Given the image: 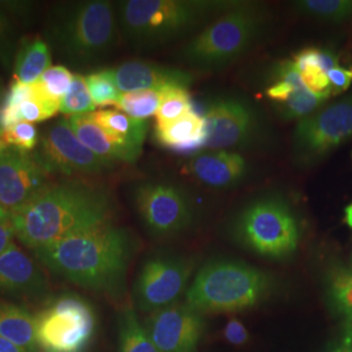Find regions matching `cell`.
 <instances>
[{"instance_id": "5b68a950", "label": "cell", "mask_w": 352, "mask_h": 352, "mask_svg": "<svg viewBox=\"0 0 352 352\" xmlns=\"http://www.w3.org/2000/svg\"><path fill=\"white\" fill-rule=\"evenodd\" d=\"M266 16L258 7L235 3L189 41L182 59L201 71L225 68L263 37Z\"/></svg>"}, {"instance_id": "30bf717a", "label": "cell", "mask_w": 352, "mask_h": 352, "mask_svg": "<svg viewBox=\"0 0 352 352\" xmlns=\"http://www.w3.org/2000/svg\"><path fill=\"white\" fill-rule=\"evenodd\" d=\"M140 219L155 236H173L187 230L195 218L187 192L168 182H144L133 190Z\"/></svg>"}, {"instance_id": "e575fe53", "label": "cell", "mask_w": 352, "mask_h": 352, "mask_svg": "<svg viewBox=\"0 0 352 352\" xmlns=\"http://www.w3.org/2000/svg\"><path fill=\"white\" fill-rule=\"evenodd\" d=\"M58 113H59L58 110L52 109L34 97L32 100H28L24 103H21L20 106L21 120H26L28 123H32V124L54 118Z\"/></svg>"}, {"instance_id": "6da1fadb", "label": "cell", "mask_w": 352, "mask_h": 352, "mask_svg": "<svg viewBox=\"0 0 352 352\" xmlns=\"http://www.w3.org/2000/svg\"><path fill=\"white\" fill-rule=\"evenodd\" d=\"M14 234L37 251L59 240L113 221V201L106 189L81 182L49 184L34 199L10 212Z\"/></svg>"}, {"instance_id": "4dcf8cb0", "label": "cell", "mask_w": 352, "mask_h": 352, "mask_svg": "<svg viewBox=\"0 0 352 352\" xmlns=\"http://www.w3.org/2000/svg\"><path fill=\"white\" fill-rule=\"evenodd\" d=\"M97 110L94 102L90 97L87 78L82 75L75 74L72 85L68 90L67 96L64 97L60 113L68 116L74 115H85V113H94Z\"/></svg>"}, {"instance_id": "4316f807", "label": "cell", "mask_w": 352, "mask_h": 352, "mask_svg": "<svg viewBox=\"0 0 352 352\" xmlns=\"http://www.w3.org/2000/svg\"><path fill=\"white\" fill-rule=\"evenodd\" d=\"M161 104V90H138L122 93L115 104L120 111L139 120H148L155 113Z\"/></svg>"}, {"instance_id": "277c9868", "label": "cell", "mask_w": 352, "mask_h": 352, "mask_svg": "<svg viewBox=\"0 0 352 352\" xmlns=\"http://www.w3.org/2000/svg\"><path fill=\"white\" fill-rule=\"evenodd\" d=\"M118 26L111 1H67L52 8L46 36L67 62L84 65L97 62L113 50Z\"/></svg>"}, {"instance_id": "4fadbf2b", "label": "cell", "mask_w": 352, "mask_h": 352, "mask_svg": "<svg viewBox=\"0 0 352 352\" xmlns=\"http://www.w3.org/2000/svg\"><path fill=\"white\" fill-rule=\"evenodd\" d=\"M204 149L228 151L251 144L258 131V119L251 104L235 97H221L208 104Z\"/></svg>"}, {"instance_id": "9a60e30c", "label": "cell", "mask_w": 352, "mask_h": 352, "mask_svg": "<svg viewBox=\"0 0 352 352\" xmlns=\"http://www.w3.org/2000/svg\"><path fill=\"white\" fill-rule=\"evenodd\" d=\"M145 330L160 352H193L201 338V316L188 305L175 302L155 311Z\"/></svg>"}, {"instance_id": "83f0119b", "label": "cell", "mask_w": 352, "mask_h": 352, "mask_svg": "<svg viewBox=\"0 0 352 352\" xmlns=\"http://www.w3.org/2000/svg\"><path fill=\"white\" fill-rule=\"evenodd\" d=\"M193 113L188 88L167 87L161 90V104L155 113L157 124H166Z\"/></svg>"}, {"instance_id": "52a82bcc", "label": "cell", "mask_w": 352, "mask_h": 352, "mask_svg": "<svg viewBox=\"0 0 352 352\" xmlns=\"http://www.w3.org/2000/svg\"><path fill=\"white\" fill-rule=\"evenodd\" d=\"M36 340L41 352H87L97 331V316L76 294L51 299L37 315Z\"/></svg>"}, {"instance_id": "8992f818", "label": "cell", "mask_w": 352, "mask_h": 352, "mask_svg": "<svg viewBox=\"0 0 352 352\" xmlns=\"http://www.w3.org/2000/svg\"><path fill=\"white\" fill-rule=\"evenodd\" d=\"M269 286V277L251 265L215 260L197 273L187 291L186 304L200 315L239 312L260 302Z\"/></svg>"}, {"instance_id": "603a6c76", "label": "cell", "mask_w": 352, "mask_h": 352, "mask_svg": "<svg viewBox=\"0 0 352 352\" xmlns=\"http://www.w3.org/2000/svg\"><path fill=\"white\" fill-rule=\"evenodd\" d=\"M51 58L49 45L41 37L25 39L16 51L13 60L14 81L32 85L50 68Z\"/></svg>"}, {"instance_id": "d6986e66", "label": "cell", "mask_w": 352, "mask_h": 352, "mask_svg": "<svg viewBox=\"0 0 352 352\" xmlns=\"http://www.w3.org/2000/svg\"><path fill=\"white\" fill-rule=\"evenodd\" d=\"M77 139L80 140L89 151L109 162H126L135 164L140 158V153L129 151L113 139L104 129L98 126L89 113L74 115L67 118Z\"/></svg>"}, {"instance_id": "ffe728a7", "label": "cell", "mask_w": 352, "mask_h": 352, "mask_svg": "<svg viewBox=\"0 0 352 352\" xmlns=\"http://www.w3.org/2000/svg\"><path fill=\"white\" fill-rule=\"evenodd\" d=\"M154 139L166 149L176 153L201 151L206 140L204 116L193 111L175 122L155 124Z\"/></svg>"}, {"instance_id": "8fae6325", "label": "cell", "mask_w": 352, "mask_h": 352, "mask_svg": "<svg viewBox=\"0 0 352 352\" xmlns=\"http://www.w3.org/2000/svg\"><path fill=\"white\" fill-rule=\"evenodd\" d=\"M38 164L47 174H101L113 167V162L102 160L77 139L67 118L56 120L41 138L37 151L33 153Z\"/></svg>"}, {"instance_id": "ee69618b", "label": "cell", "mask_w": 352, "mask_h": 352, "mask_svg": "<svg viewBox=\"0 0 352 352\" xmlns=\"http://www.w3.org/2000/svg\"><path fill=\"white\" fill-rule=\"evenodd\" d=\"M3 103H4V98L1 96V89H0V111H1V107H3Z\"/></svg>"}, {"instance_id": "b9f144b4", "label": "cell", "mask_w": 352, "mask_h": 352, "mask_svg": "<svg viewBox=\"0 0 352 352\" xmlns=\"http://www.w3.org/2000/svg\"><path fill=\"white\" fill-rule=\"evenodd\" d=\"M344 222L352 230V202L344 209Z\"/></svg>"}, {"instance_id": "7a4b0ae2", "label": "cell", "mask_w": 352, "mask_h": 352, "mask_svg": "<svg viewBox=\"0 0 352 352\" xmlns=\"http://www.w3.org/2000/svg\"><path fill=\"white\" fill-rule=\"evenodd\" d=\"M133 240L113 222L90 228L34 251L50 272L80 287L115 295L126 279Z\"/></svg>"}, {"instance_id": "1f68e13d", "label": "cell", "mask_w": 352, "mask_h": 352, "mask_svg": "<svg viewBox=\"0 0 352 352\" xmlns=\"http://www.w3.org/2000/svg\"><path fill=\"white\" fill-rule=\"evenodd\" d=\"M330 294L337 309L347 320V327H352V272L340 269L330 278Z\"/></svg>"}, {"instance_id": "e0dca14e", "label": "cell", "mask_w": 352, "mask_h": 352, "mask_svg": "<svg viewBox=\"0 0 352 352\" xmlns=\"http://www.w3.org/2000/svg\"><path fill=\"white\" fill-rule=\"evenodd\" d=\"M183 171L208 187L228 188L248 174V162L236 151H201L189 157Z\"/></svg>"}, {"instance_id": "f6af8a7d", "label": "cell", "mask_w": 352, "mask_h": 352, "mask_svg": "<svg viewBox=\"0 0 352 352\" xmlns=\"http://www.w3.org/2000/svg\"><path fill=\"white\" fill-rule=\"evenodd\" d=\"M351 329H352V327H351Z\"/></svg>"}, {"instance_id": "44dd1931", "label": "cell", "mask_w": 352, "mask_h": 352, "mask_svg": "<svg viewBox=\"0 0 352 352\" xmlns=\"http://www.w3.org/2000/svg\"><path fill=\"white\" fill-rule=\"evenodd\" d=\"M89 115L122 146L141 154L148 133V120L131 118L120 110H96Z\"/></svg>"}, {"instance_id": "7bdbcfd3", "label": "cell", "mask_w": 352, "mask_h": 352, "mask_svg": "<svg viewBox=\"0 0 352 352\" xmlns=\"http://www.w3.org/2000/svg\"><path fill=\"white\" fill-rule=\"evenodd\" d=\"M7 148V144L3 141V140L0 139V154L3 153V151Z\"/></svg>"}, {"instance_id": "5bb4252c", "label": "cell", "mask_w": 352, "mask_h": 352, "mask_svg": "<svg viewBox=\"0 0 352 352\" xmlns=\"http://www.w3.org/2000/svg\"><path fill=\"white\" fill-rule=\"evenodd\" d=\"M49 186L34 154L7 146L0 154V205L8 212L34 199Z\"/></svg>"}, {"instance_id": "f35d334b", "label": "cell", "mask_w": 352, "mask_h": 352, "mask_svg": "<svg viewBox=\"0 0 352 352\" xmlns=\"http://www.w3.org/2000/svg\"><path fill=\"white\" fill-rule=\"evenodd\" d=\"M223 336L228 343L234 346H243L250 340L247 327L240 322L238 318H231L225 327Z\"/></svg>"}, {"instance_id": "f1b7e54d", "label": "cell", "mask_w": 352, "mask_h": 352, "mask_svg": "<svg viewBox=\"0 0 352 352\" xmlns=\"http://www.w3.org/2000/svg\"><path fill=\"white\" fill-rule=\"evenodd\" d=\"M329 100L327 96H318L307 87L298 89L289 100L278 104V111L283 119L302 120L320 110V107Z\"/></svg>"}, {"instance_id": "cb8c5ba5", "label": "cell", "mask_w": 352, "mask_h": 352, "mask_svg": "<svg viewBox=\"0 0 352 352\" xmlns=\"http://www.w3.org/2000/svg\"><path fill=\"white\" fill-rule=\"evenodd\" d=\"M72 80L74 74L64 65L50 67L33 84L34 98L60 111L62 102L72 85Z\"/></svg>"}, {"instance_id": "60d3db41", "label": "cell", "mask_w": 352, "mask_h": 352, "mask_svg": "<svg viewBox=\"0 0 352 352\" xmlns=\"http://www.w3.org/2000/svg\"><path fill=\"white\" fill-rule=\"evenodd\" d=\"M0 352H28L24 349L19 347L17 344L12 343L11 340H6L0 337Z\"/></svg>"}, {"instance_id": "836d02e7", "label": "cell", "mask_w": 352, "mask_h": 352, "mask_svg": "<svg viewBox=\"0 0 352 352\" xmlns=\"http://www.w3.org/2000/svg\"><path fill=\"white\" fill-rule=\"evenodd\" d=\"M0 139L7 144V146L10 145L21 151H30L36 149L39 142V135L34 124L20 122L10 131L3 133Z\"/></svg>"}, {"instance_id": "8d00e7d4", "label": "cell", "mask_w": 352, "mask_h": 352, "mask_svg": "<svg viewBox=\"0 0 352 352\" xmlns=\"http://www.w3.org/2000/svg\"><path fill=\"white\" fill-rule=\"evenodd\" d=\"M33 97H34L33 84L28 85V84L14 81L8 90L7 96L4 97L3 104L10 106V107H20L21 103H24L28 100H32Z\"/></svg>"}, {"instance_id": "9c48e42d", "label": "cell", "mask_w": 352, "mask_h": 352, "mask_svg": "<svg viewBox=\"0 0 352 352\" xmlns=\"http://www.w3.org/2000/svg\"><path fill=\"white\" fill-rule=\"evenodd\" d=\"M352 138V93L298 122L292 135L294 162L309 166Z\"/></svg>"}, {"instance_id": "d6a6232c", "label": "cell", "mask_w": 352, "mask_h": 352, "mask_svg": "<svg viewBox=\"0 0 352 352\" xmlns=\"http://www.w3.org/2000/svg\"><path fill=\"white\" fill-rule=\"evenodd\" d=\"M11 14L7 3L0 1V62L4 67H10L16 55V30Z\"/></svg>"}, {"instance_id": "d4e9b609", "label": "cell", "mask_w": 352, "mask_h": 352, "mask_svg": "<svg viewBox=\"0 0 352 352\" xmlns=\"http://www.w3.org/2000/svg\"><path fill=\"white\" fill-rule=\"evenodd\" d=\"M119 352H160L131 307L120 317Z\"/></svg>"}, {"instance_id": "2e32d148", "label": "cell", "mask_w": 352, "mask_h": 352, "mask_svg": "<svg viewBox=\"0 0 352 352\" xmlns=\"http://www.w3.org/2000/svg\"><path fill=\"white\" fill-rule=\"evenodd\" d=\"M47 287L41 267L14 241L0 254V294L37 299L47 292Z\"/></svg>"}, {"instance_id": "ba28073f", "label": "cell", "mask_w": 352, "mask_h": 352, "mask_svg": "<svg viewBox=\"0 0 352 352\" xmlns=\"http://www.w3.org/2000/svg\"><path fill=\"white\" fill-rule=\"evenodd\" d=\"M236 235L251 251L269 258H285L299 245V226L286 202L264 197L243 209L236 221Z\"/></svg>"}, {"instance_id": "f546056e", "label": "cell", "mask_w": 352, "mask_h": 352, "mask_svg": "<svg viewBox=\"0 0 352 352\" xmlns=\"http://www.w3.org/2000/svg\"><path fill=\"white\" fill-rule=\"evenodd\" d=\"M90 97L96 107H104L110 104H116L122 93L113 81V74L110 68L100 69L87 76Z\"/></svg>"}, {"instance_id": "74e56055", "label": "cell", "mask_w": 352, "mask_h": 352, "mask_svg": "<svg viewBox=\"0 0 352 352\" xmlns=\"http://www.w3.org/2000/svg\"><path fill=\"white\" fill-rule=\"evenodd\" d=\"M13 236H16V234L11 214L0 205V254L12 244Z\"/></svg>"}, {"instance_id": "3957f363", "label": "cell", "mask_w": 352, "mask_h": 352, "mask_svg": "<svg viewBox=\"0 0 352 352\" xmlns=\"http://www.w3.org/2000/svg\"><path fill=\"white\" fill-rule=\"evenodd\" d=\"M234 4L209 0H126L118 6V21L133 47L151 49L192 33Z\"/></svg>"}, {"instance_id": "ab89813d", "label": "cell", "mask_w": 352, "mask_h": 352, "mask_svg": "<svg viewBox=\"0 0 352 352\" xmlns=\"http://www.w3.org/2000/svg\"><path fill=\"white\" fill-rule=\"evenodd\" d=\"M324 352H352V331L346 330L342 340L330 343Z\"/></svg>"}, {"instance_id": "7c38bea8", "label": "cell", "mask_w": 352, "mask_h": 352, "mask_svg": "<svg viewBox=\"0 0 352 352\" xmlns=\"http://www.w3.org/2000/svg\"><path fill=\"white\" fill-rule=\"evenodd\" d=\"M192 264L171 256L146 260L135 283V298L142 312H155L175 304L187 287Z\"/></svg>"}, {"instance_id": "484cf974", "label": "cell", "mask_w": 352, "mask_h": 352, "mask_svg": "<svg viewBox=\"0 0 352 352\" xmlns=\"http://www.w3.org/2000/svg\"><path fill=\"white\" fill-rule=\"evenodd\" d=\"M294 7L304 14L329 23H340L352 14V0H302Z\"/></svg>"}, {"instance_id": "ac0fdd59", "label": "cell", "mask_w": 352, "mask_h": 352, "mask_svg": "<svg viewBox=\"0 0 352 352\" xmlns=\"http://www.w3.org/2000/svg\"><path fill=\"white\" fill-rule=\"evenodd\" d=\"M120 93L138 90H162L167 87H186L193 81L188 71L161 64L132 60L110 68Z\"/></svg>"}, {"instance_id": "7402d4cb", "label": "cell", "mask_w": 352, "mask_h": 352, "mask_svg": "<svg viewBox=\"0 0 352 352\" xmlns=\"http://www.w3.org/2000/svg\"><path fill=\"white\" fill-rule=\"evenodd\" d=\"M0 337L28 352H37L36 322L24 307L0 300Z\"/></svg>"}, {"instance_id": "d590c367", "label": "cell", "mask_w": 352, "mask_h": 352, "mask_svg": "<svg viewBox=\"0 0 352 352\" xmlns=\"http://www.w3.org/2000/svg\"><path fill=\"white\" fill-rule=\"evenodd\" d=\"M327 80L330 84V94L338 96L349 90L352 84V67L337 65L327 72Z\"/></svg>"}]
</instances>
